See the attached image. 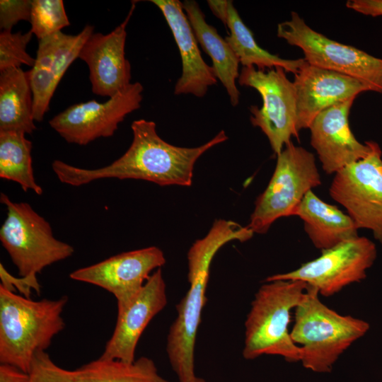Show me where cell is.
Wrapping results in <instances>:
<instances>
[{"label": "cell", "instance_id": "4", "mask_svg": "<svg viewBox=\"0 0 382 382\" xmlns=\"http://www.w3.org/2000/svg\"><path fill=\"white\" fill-rule=\"evenodd\" d=\"M318 291L308 286L295 308L290 335L300 345L303 366L316 373H330L340 355L369 330L368 322L342 316L325 306Z\"/></svg>", "mask_w": 382, "mask_h": 382}, {"label": "cell", "instance_id": "11", "mask_svg": "<svg viewBox=\"0 0 382 382\" xmlns=\"http://www.w3.org/2000/svg\"><path fill=\"white\" fill-rule=\"evenodd\" d=\"M376 257L375 243L366 237L358 236L322 250L319 257L294 270L267 277L265 282L301 281L316 288L320 295L330 296L364 279Z\"/></svg>", "mask_w": 382, "mask_h": 382}, {"label": "cell", "instance_id": "12", "mask_svg": "<svg viewBox=\"0 0 382 382\" xmlns=\"http://www.w3.org/2000/svg\"><path fill=\"white\" fill-rule=\"evenodd\" d=\"M143 90L139 82L131 83L104 103L91 100L70 105L49 125L66 142L80 146L112 137L127 115L141 107Z\"/></svg>", "mask_w": 382, "mask_h": 382}, {"label": "cell", "instance_id": "32", "mask_svg": "<svg viewBox=\"0 0 382 382\" xmlns=\"http://www.w3.org/2000/svg\"><path fill=\"white\" fill-rule=\"evenodd\" d=\"M28 373L13 365L1 364L0 382H28Z\"/></svg>", "mask_w": 382, "mask_h": 382}, {"label": "cell", "instance_id": "19", "mask_svg": "<svg viewBox=\"0 0 382 382\" xmlns=\"http://www.w3.org/2000/svg\"><path fill=\"white\" fill-rule=\"evenodd\" d=\"M162 12L178 47L182 74L177 81L174 94H192L202 98L217 79L212 66L203 59L193 30L178 0H151Z\"/></svg>", "mask_w": 382, "mask_h": 382}, {"label": "cell", "instance_id": "21", "mask_svg": "<svg viewBox=\"0 0 382 382\" xmlns=\"http://www.w3.org/2000/svg\"><path fill=\"white\" fill-rule=\"evenodd\" d=\"M183 7L198 43L212 59L216 79L225 88L231 105H238L240 96L236 83L240 75L238 57L216 28L206 22L204 14L195 1H184Z\"/></svg>", "mask_w": 382, "mask_h": 382}, {"label": "cell", "instance_id": "22", "mask_svg": "<svg viewBox=\"0 0 382 382\" xmlns=\"http://www.w3.org/2000/svg\"><path fill=\"white\" fill-rule=\"evenodd\" d=\"M34 122L29 70L0 71V132L31 134L36 129Z\"/></svg>", "mask_w": 382, "mask_h": 382}, {"label": "cell", "instance_id": "28", "mask_svg": "<svg viewBox=\"0 0 382 382\" xmlns=\"http://www.w3.org/2000/svg\"><path fill=\"white\" fill-rule=\"evenodd\" d=\"M28 374V382H76L74 371L57 366L45 351L35 354Z\"/></svg>", "mask_w": 382, "mask_h": 382}, {"label": "cell", "instance_id": "25", "mask_svg": "<svg viewBox=\"0 0 382 382\" xmlns=\"http://www.w3.org/2000/svg\"><path fill=\"white\" fill-rule=\"evenodd\" d=\"M32 147L23 132H0V178L17 183L25 192L40 195L43 190L34 177Z\"/></svg>", "mask_w": 382, "mask_h": 382}, {"label": "cell", "instance_id": "14", "mask_svg": "<svg viewBox=\"0 0 382 382\" xmlns=\"http://www.w3.org/2000/svg\"><path fill=\"white\" fill-rule=\"evenodd\" d=\"M93 30V25H86L76 35L60 31L39 40L35 62L29 70L35 121L43 120L62 78L79 58L83 45Z\"/></svg>", "mask_w": 382, "mask_h": 382}, {"label": "cell", "instance_id": "33", "mask_svg": "<svg viewBox=\"0 0 382 382\" xmlns=\"http://www.w3.org/2000/svg\"><path fill=\"white\" fill-rule=\"evenodd\" d=\"M207 4L213 14L219 18L225 25L228 1L209 0L207 1Z\"/></svg>", "mask_w": 382, "mask_h": 382}, {"label": "cell", "instance_id": "9", "mask_svg": "<svg viewBox=\"0 0 382 382\" xmlns=\"http://www.w3.org/2000/svg\"><path fill=\"white\" fill-rule=\"evenodd\" d=\"M238 83L255 89L261 96L262 106L250 107V120L266 135L274 153L278 155L291 141V137L299 138L294 83L280 67L265 71L255 66H243Z\"/></svg>", "mask_w": 382, "mask_h": 382}, {"label": "cell", "instance_id": "30", "mask_svg": "<svg viewBox=\"0 0 382 382\" xmlns=\"http://www.w3.org/2000/svg\"><path fill=\"white\" fill-rule=\"evenodd\" d=\"M0 278L1 286L13 293L18 291L24 297L30 298L32 290L37 294L40 292V285L37 275L13 277L6 270L2 263L0 264Z\"/></svg>", "mask_w": 382, "mask_h": 382}, {"label": "cell", "instance_id": "18", "mask_svg": "<svg viewBox=\"0 0 382 382\" xmlns=\"http://www.w3.org/2000/svg\"><path fill=\"white\" fill-rule=\"evenodd\" d=\"M294 75L299 132L308 129L317 115L327 108L371 91L357 79L307 62Z\"/></svg>", "mask_w": 382, "mask_h": 382}, {"label": "cell", "instance_id": "7", "mask_svg": "<svg viewBox=\"0 0 382 382\" xmlns=\"http://www.w3.org/2000/svg\"><path fill=\"white\" fill-rule=\"evenodd\" d=\"M320 184L314 155L290 141L277 155L273 175L257 198L247 226L254 233H265L278 219L295 216L306 194Z\"/></svg>", "mask_w": 382, "mask_h": 382}, {"label": "cell", "instance_id": "13", "mask_svg": "<svg viewBox=\"0 0 382 382\" xmlns=\"http://www.w3.org/2000/svg\"><path fill=\"white\" fill-rule=\"evenodd\" d=\"M165 263L163 251L158 247L151 246L113 255L76 270L69 277L111 293L117 300L118 311L138 294L151 275V272Z\"/></svg>", "mask_w": 382, "mask_h": 382}, {"label": "cell", "instance_id": "10", "mask_svg": "<svg viewBox=\"0 0 382 382\" xmlns=\"http://www.w3.org/2000/svg\"><path fill=\"white\" fill-rule=\"evenodd\" d=\"M329 193L358 229L369 230L382 245V151L376 142L366 156L335 174Z\"/></svg>", "mask_w": 382, "mask_h": 382}, {"label": "cell", "instance_id": "8", "mask_svg": "<svg viewBox=\"0 0 382 382\" xmlns=\"http://www.w3.org/2000/svg\"><path fill=\"white\" fill-rule=\"evenodd\" d=\"M277 35L301 48L308 64L353 77L371 91L382 93V59L329 39L313 30L294 11L290 20L278 24Z\"/></svg>", "mask_w": 382, "mask_h": 382}, {"label": "cell", "instance_id": "24", "mask_svg": "<svg viewBox=\"0 0 382 382\" xmlns=\"http://www.w3.org/2000/svg\"><path fill=\"white\" fill-rule=\"evenodd\" d=\"M76 382H169L152 359L141 357L132 362L98 358L74 370Z\"/></svg>", "mask_w": 382, "mask_h": 382}, {"label": "cell", "instance_id": "5", "mask_svg": "<svg viewBox=\"0 0 382 382\" xmlns=\"http://www.w3.org/2000/svg\"><path fill=\"white\" fill-rule=\"evenodd\" d=\"M308 284L297 280L265 282L255 293L245 321L243 357L254 359L277 355L288 362L301 360V347L288 330L291 311L301 301Z\"/></svg>", "mask_w": 382, "mask_h": 382}, {"label": "cell", "instance_id": "20", "mask_svg": "<svg viewBox=\"0 0 382 382\" xmlns=\"http://www.w3.org/2000/svg\"><path fill=\"white\" fill-rule=\"evenodd\" d=\"M295 216L301 219L305 232L321 250L359 236V229L347 214L325 202L312 190L306 194Z\"/></svg>", "mask_w": 382, "mask_h": 382}, {"label": "cell", "instance_id": "1", "mask_svg": "<svg viewBox=\"0 0 382 382\" xmlns=\"http://www.w3.org/2000/svg\"><path fill=\"white\" fill-rule=\"evenodd\" d=\"M131 129L133 138L129 147L106 166L88 169L54 160L52 168L59 180L75 187L105 178L142 180L160 186H190L197 159L213 146L228 139L225 132L221 130L201 146L180 147L161 138L153 121L134 120Z\"/></svg>", "mask_w": 382, "mask_h": 382}, {"label": "cell", "instance_id": "26", "mask_svg": "<svg viewBox=\"0 0 382 382\" xmlns=\"http://www.w3.org/2000/svg\"><path fill=\"white\" fill-rule=\"evenodd\" d=\"M30 23L38 40L70 25L62 0H32Z\"/></svg>", "mask_w": 382, "mask_h": 382}, {"label": "cell", "instance_id": "31", "mask_svg": "<svg viewBox=\"0 0 382 382\" xmlns=\"http://www.w3.org/2000/svg\"><path fill=\"white\" fill-rule=\"evenodd\" d=\"M346 6L364 15L382 16V0H352L348 1Z\"/></svg>", "mask_w": 382, "mask_h": 382}, {"label": "cell", "instance_id": "16", "mask_svg": "<svg viewBox=\"0 0 382 382\" xmlns=\"http://www.w3.org/2000/svg\"><path fill=\"white\" fill-rule=\"evenodd\" d=\"M167 303L166 283L159 268L149 277L138 294L125 308L117 311L113 333L100 358L134 361L141 335Z\"/></svg>", "mask_w": 382, "mask_h": 382}, {"label": "cell", "instance_id": "27", "mask_svg": "<svg viewBox=\"0 0 382 382\" xmlns=\"http://www.w3.org/2000/svg\"><path fill=\"white\" fill-rule=\"evenodd\" d=\"M30 30L25 33L21 31L1 30L0 33V71L21 68L23 64L34 66L35 58L27 52V46L33 37Z\"/></svg>", "mask_w": 382, "mask_h": 382}, {"label": "cell", "instance_id": "15", "mask_svg": "<svg viewBox=\"0 0 382 382\" xmlns=\"http://www.w3.org/2000/svg\"><path fill=\"white\" fill-rule=\"evenodd\" d=\"M134 4L125 21L111 32L93 33L83 45L79 58L89 70L92 92L111 98L126 88L131 81V65L125 57L126 28Z\"/></svg>", "mask_w": 382, "mask_h": 382}, {"label": "cell", "instance_id": "29", "mask_svg": "<svg viewBox=\"0 0 382 382\" xmlns=\"http://www.w3.org/2000/svg\"><path fill=\"white\" fill-rule=\"evenodd\" d=\"M32 0H1L0 28L12 30L21 21L30 22Z\"/></svg>", "mask_w": 382, "mask_h": 382}, {"label": "cell", "instance_id": "17", "mask_svg": "<svg viewBox=\"0 0 382 382\" xmlns=\"http://www.w3.org/2000/svg\"><path fill=\"white\" fill-rule=\"evenodd\" d=\"M354 100H348L323 110L308 128L311 144L323 170L328 175H335L364 158L371 150L372 141L360 143L350 129L348 117Z\"/></svg>", "mask_w": 382, "mask_h": 382}, {"label": "cell", "instance_id": "3", "mask_svg": "<svg viewBox=\"0 0 382 382\" xmlns=\"http://www.w3.org/2000/svg\"><path fill=\"white\" fill-rule=\"evenodd\" d=\"M66 296L32 300L0 286V362L28 373L35 354L65 328Z\"/></svg>", "mask_w": 382, "mask_h": 382}, {"label": "cell", "instance_id": "34", "mask_svg": "<svg viewBox=\"0 0 382 382\" xmlns=\"http://www.w3.org/2000/svg\"><path fill=\"white\" fill-rule=\"evenodd\" d=\"M192 382H207V381L202 378L196 377Z\"/></svg>", "mask_w": 382, "mask_h": 382}, {"label": "cell", "instance_id": "2", "mask_svg": "<svg viewBox=\"0 0 382 382\" xmlns=\"http://www.w3.org/2000/svg\"><path fill=\"white\" fill-rule=\"evenodd\" d=\"M253 232L233 221L216 219L203 238L197 240L187 253L190 288L177 305V317L171 325L166 340V352L170 366L180 382H192L195 371V347L212 261L226 243L244 242Z\"/></svg>", "mask_w": 382, "mask_h": 382}, {"label": "cell", "instance_id": "6", "mask_svg": "<svg viewBox=\"0 0 382 382\" xmlns=\"http://www.w3.org/2000/svg\"><path fill=\"white\" fill-rule=\"evenodd\" d=\"M7 210L0 241L21 277L37 275L44 268L73 255L71 245L57 239L50 223L27 202H16L4 193Z\"/></svg>", "mask_w": 382, "mask_h": 382}, {"label": "cell", "instance_id": "23", "mask_svg": "<svg viewBox=\"0 0 382 382\" xmlns=\"http://www.w3.org/2000/svg\"><path fill=\"white\" fill-rule=\"evenodd\" d=\"M225 25L230 30V35L225 40L243 66H256L260 70L280 67L286 72L295 74L306 62L304 58L282 59L260 47L255 40L253 32L240 17L232 1H228Z\"/></svg>", "mask_w": 382, "mask_h": 382}]
</instances>
